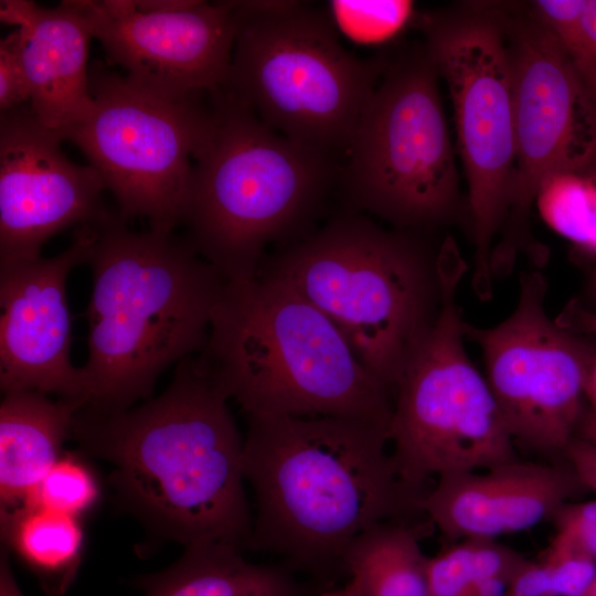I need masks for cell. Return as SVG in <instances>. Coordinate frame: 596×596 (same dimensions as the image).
Listing matches in <instances>:
<instances>
[{"label":"cell","instance_id":"f546056e","mask_svg":"<svg viewBox=\"0 0 596 596\" xmlns=\"http://www.w3.org/2000/svg\"><path fill=\"white\" fill-rule=\"evenodd\" d=\"M30 88L19 29L0 41V111L29 103Z\"/></svg>","mask_w":596,"mask_h":596},{"label":"cell","instance_id":"7a4b0ae2","mask_svg":"<svg viewBox=\"0 0 596 596\" xmlns=\"http://www.w3.org/2000/svg\"><path fill=\"white\" fill-rule=\"evenodd\" d=\"M247 425L243 468L256 514L246 549L276 554L291 571L333 576L356 536L419 510L385 426L292 416H249Z\"/></svg>","mask_w":596,"mask_h":596},{"label":"cell","instance_id":"4dcf8cb0","mask_svg":"<svg viewBox=\"0 0 596 596\" xmlns=\"http://www.w3.org/2000/svg\"><path fill=\"white\" fill-rule=\"evenodd\" d=\"M502 596H556L544 560H528L510 579Z\"/></svg>","mask_w":596,"mask_h":596},{"label":"cell","instance_id":"8d00e7d4","mask_svg":"<svg viewBox=\"0 0 596 596\" xmlns=\"http://www.w3.org/2000/svg\"><path fill=\"white\" fill-rule=\"evenodd\" d=\"M584 393L585 400L589 403V411L596 413V353L587 369Z\"/></svg>","mask_w":596,"mask_h":596},{"label":"cell","instance_id":"e575fe53","mask_svg":"<svg viewBox=\"0 0 596 596\" xmlns=\"http://www.w3.org/2000/svg\"><path fill=\"white\" fill-rule=\"evenodd\" d=\"M200 0H141L136 1L138 11L170 13L191 9L199 4Z\"/></svg>","mask_w":596,"mask_h":596},{"label":"cell","instance_id":"d590c367","mask_svg":"<svg viewBox=\"0 0 596 596\" xmlns=\"http://www.w3.org/2000/svg\"><path fill=\"white\" fill-rule=\"evenodd\" d=\"M0 596H25L15 581L7 553L1 554L0 561Z\"/></svg>","mask_w":596,"mask_h":596},{"label":"cell","instance_id":"f35d334b","mask_svg":"<svg viewBox=\"0 0 596 596\" xmlns=\"http://www.w3.org/2000/svg\"><path fill=\"white\" fill-rule=\"evenodd\" d=\"M316 596H360L356 585L350 579V582L342 588L323 590Z\"/></svg>","mask_w":596,"mask_h":596},{"label":"cell","instance_id":"cb8c5ba5","mask_svg":"<svg viewBox=\"0 0 596 596\" xmlns=\"http://www.w3.org/2000/svg\"><path fill=\"white\" fill-rule=\"evenodd\" d=\"M530 3L558 36L596 102V0H538Z\"/></svg>","mask_w":596,"mask_h":596},{"label":"cell","instance_id":"30bf717a","mask_svg":"<svg viewBox=\"0 0 596 596\" xmlns=\"http://www.w3.org/2000/svg\"><path fill=\"white\" fill-rule=\"evenodd\" d=\"M450 94L468 183L475 244L472 288L492 296L491 255L515 188L513 75L500 4L467 3L416 19Z\"/></svg>","mask_w":596,"mask_h":596},{"label":"cell","instance_id":"44dd1931","mask_svg":"<svg viewBox=\"0 0 596 596\" xmlns=\"http://www.w3.org/2000/svg\"><path fill=\"white\" fill-rule=\"evenodd\" d=\"M427 560L411 526L387 521L352 541L342 570L360 596H430Z\"/></svg>","mask_w":596,"mask_h":596},{"label":"cell","instance_id":"7402d4cb","mask_svg":"<svg viewBox=\"0 0 596 596\" xmlns=\"http://www.w3.org/2000/svg\"><path fill=\"white\" fill-rule=\"evenodd\" d=\"M1 536L38 575L46 593H65L79 566L84 534L79 518L28 507L1 521Z\"/></svg>","mask_w":596,"mask_h":596},{"label":"cell","instance_id":"2e32d148","mask_svg":"<svg viewBox=\"0 0 596 596\" xmlns=\"http://www.w3.org/2000/svg\"><path fill=\"white\" fill-rule=\"evenodd\" d=\"M82 4L109 63L141 88L182 99L225 85L236 34L233 1H200L170 13L137 9L123 18L104 14L95 1Z\"/></svg>","mask_w":596,"mask_h":596},{"label":"cell","instance_id":"e0dca14e","mask_svg":"<svg viewBox=\"0 0 596 596\" xmlns=\"http://www.w3.org/2000/svg\"><path fill=\"white\" fill-rule=\"evenodd\" d=\"M578 485L572 469L514 459L440 477L418 507L450 540L494 539L554 518Z\"/></svg>","mask_w":596,"mask_h":596},{"label":"cell","instance_id":"9a60e30c","mask_svg":"<svg viewBox=\"0 0 596 596\" xmlns=\"http://www.w3.org/2000/svg\"><path fill=\"white\" fill-rule=\"evenodd\" d=\"M92 222L79 225L71 245L50 257L0 267V387L83 398L79 368L71 362L72 316L67 277L85 263Z\"/></svg>","mask_w":596,"mask_h":596},{"label":"cell","instance_id":"f1b7e54d","mask_svg":"<svg viewBox=\"0 0 596 596\" xmlns=\"http://www.w3.org/2000/svg\"><path fill=\"white\" fill-rule=\"evenodd\" d=\"M553 519L554 538L596 562V499L566 503Z\"/></svg>","mask_w":596,"mask_h":596},{"label":"cell","instance_id":"8992f818","mask_svg":"<svg viewBox=\"0 0 596 596\" xmlns=\"http://www.w3.org/2000/svg\"><path fill=\"white\" fill-rule=\"evenodd\" d=\"M257 274L283 281L322 312L393 395L443 304L440 245L343 207L266 255Z\"/></svg>","mask_w":596,"mask_h":596},{"label":"cell","instance_id":"4316f807","mask_svg":"<svg viewBox=\"0 0 596 596\" xmlns=\"http://www.w3.org/2000/svg\"><path fill=\"white\" fill-rule=\"evenodd\" d=\"M430 596H466L478 581L473 564V540L455 545L427 560Z\"/></svg>","mask_w":596,"mask_h":596},{"label":"cell","instance_id":"52a82bcc","mask_svg":"<svg viewBox=\"0 0 596 596\" xmlns=\"http://www.w3.org/2000/svg\"><path fill=\"white\" fill-rule=\"evenodd\" d=\"M236 34L224 87L276 132L348 156L384 57L341 44L328 13L300 1H233Z\"/></svg>","mask_w":596,"mask_h":596},{"label":"cell","instance_id":"74e56055","mask_svg":"<svg viewBox=\"0 0 596 596\" xmlns=\"http://www.w3.org/2000/svg\"><path fill=\"white\" fill-rule=\"evenodd\" d=\"M576 437L596 444V413L589 409L584 413Z\"/></svg>","mask_w":596,"mask_h":596},{"label":"cell","instance_id":"7c38bea8","mask_svg":"<svg viewBox=\"0 0 596 596\" xmlns=\"http://www.w3.org/2000/svg\"><path fill=\"white\" fill-rule=\"evenodd\" d=\"M513 75L517 178L493 276L531 252L529 216L542 182L560 172H596V102L561 40L534 11L500 3Z\"/></svg>","mask_w":596,"mask_h":596},{"label":"cell","instance_id":"83f0119b","mask_svg":"<svg viewBox=\"0 0 596 596\" xmlns=\"http://www.w3.org/2000/svg\"><path fill=\"white\" fill-rule=\"evenodd\" d=\"M556 596H584L596 575V562L553 539L543 556Z\"/></svg>","mask_w":596,"mask_h":596},{"label":"cell","instance_id":"d4e9b609","mask_svg":"<svg viewBox=\"0 0 596 596\" xmlns=\"http://www.w3.org/2000/svg\"><path fill=\"white\" fill-rule=\"evenodd\" d=\"M78 456L64 450L34 488L25 508L40 507L75 518L89 511L99 498V485Z\"/></svg>","mask_w":596,"mask_h":596},{"label":"cell","instance_id":"8fae6325","mask_svg":"<svg viewBox=\"0 0 596 596\" xmlns=\"http://www.w3.org/2000/svg\"><path fill=\"white\" fill-rule=\"evenodd\" d=\"M88 82L92 113L57 135L84 153L126 220L142 217L149 230L173 233L207 127L210 92L163 97L100 61L89 66Z\"/></svg>","mask_w":596,"mask_h":596},{"label":"cell","instance_id":"1f68e13d","mask_svg":"<svg viewBox=\"0 0 596 596\" xmlns=\"http://www.w3.org/2000/svg\"><path fill=\"white\" fill-rule=\"evenodd\" d=\"M564 455L579 483L596 492V444L575 437Z\"/></svg>","mask_w":596,"mask_h":596},{"label":"cell","instance_id":"3957f363","mask_svg":"<svg viewBox=\"0 0 596 596\" xmlns=\"http://www.w3.org/2000/svg\"><path fill=\"white\" fill-rule=\"evenodd\" d=\"M118 210L92 221L86 406L114 413L152 397L160 374L201 352L226 280L184 236L136 232Z\"/></svg>","mask_w":596,"mask_h":596},{"label":"cell","instance_id":"277c9868","mask_svg":"<svg viewBox=\"0 0 596 596\" xmlns=\"http://www.w3.org/2000/svg\"><path fill=\"white\" fill-rule=\"evenodd\" d=\"M192 161L180 225L195 252L226 281L256 276L273 243L312 231L329 194L340 188L337 157L265 125L220 87Z\"/></svg>","mask_w":596,"mask_h":596},{"label":"cell","instance_id":"4fadbf2b","mask_svg":"<svg viewBox=\"0 0 596 596\" xmlns=\"http://www.w3.org/2000/svg\"><path fill=\"white\" fill-rule=\"evenodd\" d=\"M546 291L540 270L522 274L513 311L493 327L464 322V334L481 350L487 382L514 443L556 455L576 437L596 351L549 317Z\"/></svg>","mask_w":596,"mask_h":596},{"label":"cell","instance_id":"836d02e7","mask_svg":"<svg viewBox=\"0 0 596 596\" xmlns=\"http://www.w3.org/2000/svg\"><path fill=\"white\" fill-rule=\"evenodd\" d=\"M41 6L28 0H1L0 20L4 24L17 25L18 29L30 26L35 20Z\"/></svg>","mask_w":596,"mask_h":596},{"label":"cell","instance_id":"ac0fdd59","mask_svg":"<svg viewBox=\"0 0 596 596\" xmlns=\"http://www.w3.org/2000/svg\"><path fill=\"white\" fill-rule=\"evenodd\" d=\"M19 31L29 104L38 119L60 134L87 118L94 107L87 66L94 35L82 0L41 7L33 23Z\"/></svg>","mask_w":596,"mask_h":596},{"label":"cell","instance_id":"6da1fadb","mask_svg":"<svg viewBox=\"0 0 596 596\" xmlns=\"http://www.w3.org/2000/svg\"><path fill=\"white\" fill-rule=\"evenodd\" d=\"M228 401L192 355L156 397L114 413L82 407L71 438L113 466L119 497L164 538L244 550L254 518L244 490V439Z\"/></svg>","mask_w":596,"mask_h":596},{"label":"cell","instance_id":"60d3db41","mask_svg":"<svg viewBox=\"0 0 596 596\" xmlns=\"http://www.w3.org/2000/svg\"><path fill=\"white\" fill-rule=\"evenodd\" d=\"M590 291H592L593 296L596 297V268H595L593 279H592V283H590Z\"/></svg>","mask_w":596,"mask_h":596},{"label":"cell","instance_id":"d6a6232c","mask_svg":"<svg viewBox=\"0 0 596 596\" xmlns=\"http://www.w3.org/2000/svg\"><path fill=\"white\" fill-rule=\"evenodd\" d=\"M555 321L575 333H586L596 339V310L587 309L575 300L566 305Z\"/></svg>","mask_w":596,"mask_h":596},{"label":"cell","instance_id":"5bb4252c","mask_svg":"<svg viewBox=\"0 0 596 596\" xmlns=\"http://www.w3.org/2000/svg\"><path fill=\"white\" fill-rule=\"evenodd\" d=\"M29 103L0 111V267L41 257L55 234L98 219L105 183L70 160Z\"/></svg>","mask_w":596,"mask_h":596},{"label":"cell","instance_id":"ba28073f","mask_svg":"<svg viewBox=\"0 0 596 596\" xmlns=\"http://www.w3.org/2000/svg\"><path fill=\"white\" fill-rule=\"evenodd\" d=\"M438 77L425 43L385 58L342 164L343 209L417 233L456 217L459 178Z\"/></svg>","mask_w":596,"mask_h":596},{"label":"cell","instance_id":"484cf974","mask_svg":"<svg viewBox=\"0 0 596 596\" xmlns=\"http://www.w3.org/2000/svg\"><path fill=\"white\" fill-rule=\"evenodd\" d=\"M329 17L337 30L360 44H376L394 38L413 21L411 1H329Z\"/></svg>","mask_w":596,"mask_h":596},{"label":"cell","instance_id":"d6986e66","mask_svg":"<svg viewBox=\"0 0 596 596\" xmlns=\"http://www.w3.org/2000/svg\"><path fill=\"white\" fill-rule=\"evenodd\" d=\"M83 398L51 400L36 391L3 394L0 405V522L25 508L64 453Z\"/></svg>","mask_w":596,"mask_h":596},{"label":"cell","instance_id":"ffe728a7","mask_svg":"<svg viewBox=\"0 0 596 596\" xmlns=\"http://www.w3.org/2000/svg\"><path fill=\"white\" fill-rule=\"evenodd\" d=\"M238 547L195 543L167 570L143 576L137 585L143 596H309L310 587L292 571L278 565L254 564Z\"/></svg>","mask_w":596,"mask_h":596},{"label":"cell","instance_id":"b9f144b4","mask_svg":"<svg viewBox=\"0 0 596 596\" xmlns=\"http://www.w3.org/2000/svg\"><path fill=\"white\" fill-rule=\"evenodd\" d=\"M45 596H57V595L52 594V593H46Z\"/></svg>","mask_w":596,"mask_h":596},{"label":"cell","instance_id":"ab89813d","mask_svg":"<svg viewBox=\"0 0 596 596\" xmlns=\"http://www.w3.org/2000/svg\"><path fill=\"white\" fill-rule=\"evenodd\" d=\"M584 596H596V575Z\"/></svg>","mask_w":596,"mask_h":596},{"label":"cell","instance_id":"9c48e42d","mask_svg":"<svg viewBox=\"0 0 596 596\" xmlns=\"http://www.w3.org/2000/svg\"><path fill=\"white\" fill-rule=\"evenodd\" d=\"M440 264L441 308L395 386L390 429L397 472L422 497L430 478L518 459L487 379L465 349L457 292L468 266L450 236L441 243Z\"/></svg>","mask_w":596,"mask_h":596},{"label":"cell","instance_id":"5b68a950","mask_svg":"<svg viewBox=\"0 0 596 596\" xmlns=\"http://www.w3.org/2000/svg\"><path fill=\"white\" fill-rule=\"evenodd\" d=\"M199 355L246 417H345L391 429V391L322 312L275 278L226 281Z\"/></svg>","mask_w":596,"mask_h":596},{"label":"cell","instance_id":"603a6c76","mask_svg":"<svg viewBox=\"0 0 596 596\" xmlns=\"http://www.w3.org/2000/svg\"><path fill=\"white\" fill-rule=\"evenodd\" d=\"M535 204L553 231L596 257V172L547 177Z\"/></svg>","mask_w":596,"mask_h":596}]
</instances>
